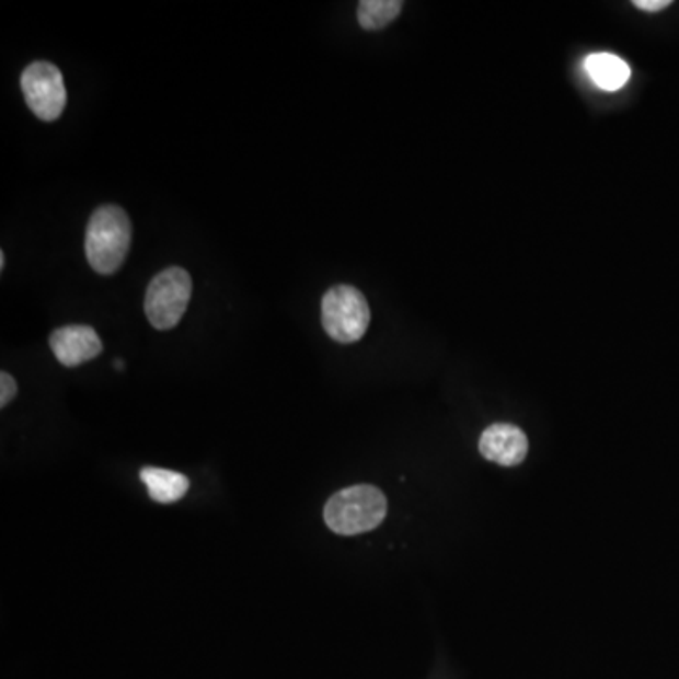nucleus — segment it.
Returning a JSON list of instances; mask_svg holds the SVG:
<instances>
[{
	"mask_svg": "<svg viewBox=\"0 0 679 679\" xmlns=\"http://www.w3.org/2000/svg\"><path fill=\"white\" fill-rule=\"evenodd\" d=\"M142 482L150 491V496L159 504H172L180 500L189 491V480L180 472L164 469H143L140 472Z\"/></svg>",
	"mask_w": 679,
	"mask_h": 679,
	"instance_id": "obj_9",
	"label": "nucleus"
},
{
	"mask_svg": "<svg viewBox=\"0 0 679 679\" xmlns=\"http://www.w3.org/2000/svg\"><path fill=\"white\" fill-rule=\"evenodd\" d=\"M18 393V383L8 372L0 373V406L7 407L10 402L14 401Z\"/></svg>",
	"mask_w": 679,
	"mask_h": 679,
	"instance_id": "obj_11",
	"label": "nucleus"
},
{
	"mask_svg": "<svg viewBox=\"0 0 679 679\" xmlns=\"http://www.w3.org/2000/svg\"><path fill=\"white\" fill-rule=\"evenodd\" d=\"M323 516L336 534L355 537L376 529L385 519L388 500L378 487L355 485L331 496Z\"/></svg>",
	"mask_w": 679,
	"mask_h": 679,
	"instance_id": "obj_2",
	"label": "nucleus"
},
{
	"mask_svg": "<svg viewBox=\"0 0 679 679\" xmlns=\"http://www.w3.org/2000/svg\"><path fill=\"white\" fill-rule=\"evenodd\" d=\"M480 451L487 461L498 462L503 467H516L527 457L529 440L516 425L496 423L485 428L480 440Z\"/></svg>",
	"mask_w": 679,
	"mask_h": 679,
	"instance_id": "obj_7",
	"label": "nucleus"
},
{
	"mask_svg": "<svg viewBox=\"0 0 679 679\" xmlns=\"http://www.w3.org/2000/svg\"><path fill=\"white\" fill-rule=\"evenodd\" d=\"M585 70L592 82L605 91H615L631 80V67L613 54H591L585 59Z\"/></svg>",
	"mask_w": 679,
	"mask_h": 679,
	"instance_id": "obj_8",
	"label": "nucleus"
},
{
	"mask_svg": "<svg viewBox=\"0 0 679 679\" xmlns=\"http://www.w3.org/2000/svg\"><path fill=\"white\" fill-rule=\"evenodd\" d=\"M321 323L340 344L359 342L370 325V306L354 286H334L321 300Z\"/></svg>",
	"mask_w": 679,
	"mask_h": 679,
	"instance_id": "obj_3",
	"label": "nucleus"
},
{
	"mask_svg": "<svg viewBox=\"0 0 679 679\" xmlns=\"http://www.w3.org/2000/svg\"><path fill=\"white\" fill-rule=\"evenodd\" d=\"M21 91L28 108L42 122L59 119L67 106V88L61 70L51 62L36 61L21 74Z\"/></svg>",
	"mask_w": 679,
	"mask_h": 679,
	"instance_id": "obj_5",
	"label": "nucleus"
},
{
	"mask_svg": "<svg viewBox=\"0 0 679 679\" xmlns=\"http://www.w3.org/2000/svg\"><path fill=\"white\" fill-rule=\"evenodd\" d=\"M49 347L57 360L68 368L80 367L102 354V342L89 325H67L49 336Z\"/></svg>",
	"mask_w": 679,
	"mask_h": 679,
	"instance_id": "obj_6",
	"label": "nucleus"
},
{
	"mask_svg": "<svg viewBox=\"0 0 679 679\" xmlns=\"http://www.w3.org/2000/svg\"><path fill=\"white\" fill-rule=\"evenodd\" d=\"M401 0H362L357 8L360 27L365 31H380L388 27L402 12Z\"/></svg>",
	"mask_w": 679,
	"mask_h": 679,
	"instance_id": "obj_10",
	"label": "nucleus"
},
{
	"mask_svg": "<svg viewBox=\"0 0 679 679\" xmlns=\"http://www.w3.org/2000/svg\"><path fill=\"white\" fill-rule=\"evenodd\" d=\"M193 281L189 272L180 266H170L166 271L159 272L151 279L143 310L157 331H169L184 318L185 310L191 300Z\"/></svg>",
	"mask_w": 679,
	"mask_h": 679,
	"instance_id": "obj_4",
	"label": "nucleus"
},
{
	"mask_svg": "<svg viewBox=\"0 0 679 679\" xmlns=\"http://www.w3.org/2000/svg\"><path fill=\"white\" fill-rule=\"evenodd\" d=\"M4 265H7V257H4V252H0V271H4Z\"/></svg>",
	"mask_w": 679,
	"mask_h": 679,
	"instance_id": "obj_13",
	"label": "nucleus"
},
{
	"mask_svg": "<svg viewBox=\"0 0 679 679\" xmlns=\"http://www.w3.org/2000/svg\"><path fill=\"white\" fill-rule=\"evenodd\" d=\"M632 4L644 12H660L670 7V0H634Z\"/></svg>",
	"mask_w": 679,
	"mask_h": 679,
	"instance_id": "obj_12",
	"label": "nucleus"
},
{
	"mask_svg": "<svg viewBox=\"0 0 679 679\" xmlns=\"http://www.w3.org/2000/svg\"><path fill=\"white\" fill-rule=\"evenodd\" d=\"M133 227L127 211L116 204L99 206L89 219L85 255L91 268L101 276H112L129 255Z\"/></svg>",
	"mask_w": 679,
	"mask_h": 679,
	"instance_id": "obj_1",
	"label": "nucleus"
}]
</instances>
